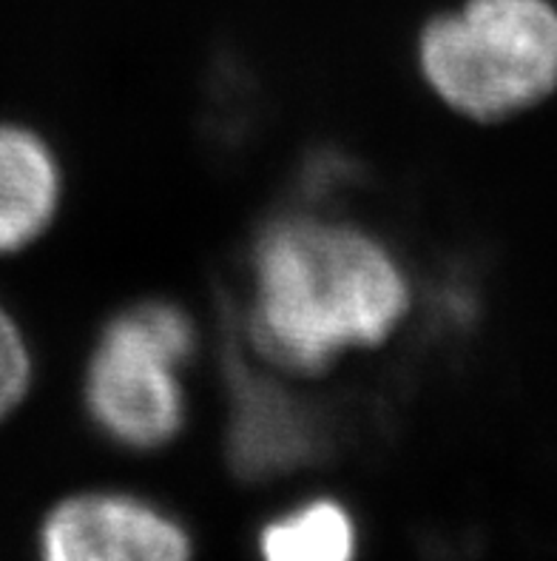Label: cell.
I'll list each match as a JSON object with an SVG mask.
<instances>
[{"instance_id":"cell-4","label":"cell","mask_w":557,"mask_h":561,"mask_svg":"<svg viewBox=\"0 0 557 561\" xmlns=\"http://www.w3.org/2000/svg\"><path fill=\"white\" fill-rule=\"evenodd\" d=\"M188 527L151 499L80 491L43 516L37 561H194Z\"/></svg>"},{"instance_id":"cell-5","label":"cell","mask_w":557,"mask_h":561,"mask_svg":"<svg viewBox=\"0 0 557 561\" xmlns=\"http://www.w3.org/2000/svg\"><path fill=\"white\" fill-rule=\"evenodd\" d=\"M325 431L302 399L268 379L236 374L231 422V462L245 479H276L311 465Z\"/></svg>"},{"instance_id":"cell-8","label":"cell","mask_w":557,"mask_h":561,"mask_svg":"<svg viewBox=\"0 0 557 561\" xmlns=\"http://www.w3.org/2000/svg\"><path fill=\"white\" fill-rule=\"evenodd\" d=\"M32 385V354L12 313L0 306V425L18 411Z\"/></svg>"},{"instance_id":"cell-7","label":"cell","mask_w":557,"mask_h":561,"mask_svg":"<svg viewBox=\"0 0 557 561\" xmlns=\"http://www.w3.org/2000/svg\"><path fill=\"white\" fill-rule=\"evenodd\" d=\"M256 556L259 561H359V525L339 499H304L262 525Z\"/></svg>"},{"instance_id":"cell-2","label":"cell","mask_w":557,"mask_h":561,"mask_svg":"<svg viewBox=\"0 0 557 561\" xmlns=\"http://www.w3.org/2000/svg\"><path fill=\"white\" fill-rule=\"evenodd\" d=\"M423 80L452 112L498 123L557 92L555 0H466L418 41Z\"/></svg>"},{"instance_id":"cell-6","label":"cell","mask_w":557,"mask_h":561,"mask_svg":"<svg viewBox=\"0 0 557 561\" xmlns=\"http://www.w3.org/2000/svg\"><path fill=\"white\" fill-rule=\"evenodd\" d=\"M60 194L63 174L49 142L26 126L0 123V256L49 231Z\"/></svg>"},{"instance_id":"cell-1","label":"cell","mask_w":557,"mask_h":561,"mask_svg":"<svg viewBox=\"0 0 557 561\" xmlns=\"http://www.w3.org/2000/svg\"><path fill=\"white\" fill-rule=\"evenodd\" d=\"M247 336L288 374H322L339 356L375 348L409 311V283L384 242L353 222L288 214L251 254Z\"/></svg>"},{"instance_id":"cell-3","label":"cell","mask_w":557,"mask_h":561,"mask_svg":"<svg viewBox=\"0 0 557 561\" xmlns=\"http://www.w3.org/2000/svg\"><path fill=\"white\" fill-rule=\"evenodd\" d=\"M197 351L188 313L146 299L106 322L83 379L85 411L103 436L126 450H160L183 434V368Z\"/></svg>"}]
</instances>
